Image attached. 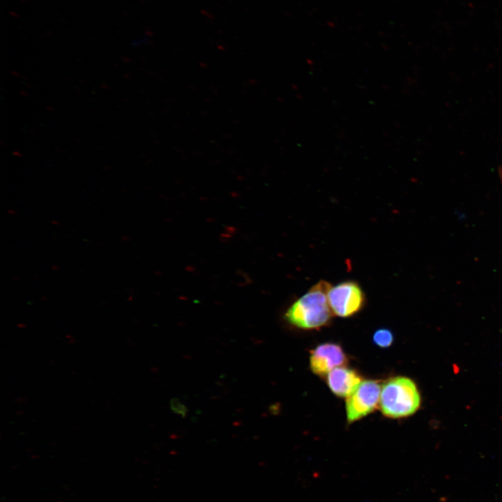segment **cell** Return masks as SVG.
Returning a JSON list of instances; mask_svg holds the SVG:
<instances>
[{
	"mask_svg": "<svg viewBox=\"0 0 502 502\" xmlns=\"http://www.w3.org/2000/svg\"><path fill=\"white\" fill-rule=\"evenodd\" d=\"M330 287L331 284L325 280L313 285L287 309L284 314L287 322L303 330L319 329L327 326L333 317L328 300Z\"/></svg>",
	"mask_w": 502,
	"mask_h": 502,
	"instance_id": "1",
	"label": "cell"
},
{
	"mask_svg": "<svg viewBox=\"0 0 502 502\" xmlns=\"http://www.w3.org/2000/svg\"><path fill=\"white\" fill-rule=\"evenodd\" d=\"M393 341V334L390 330L387 328L378 329L373 335L374 344L381 348L390 347Z\"/></svg>",
	"mask_w": 502,
	"mask_h": 502,
	"instance_id": "7",
	"label": "cell"
},
{
	"mask_svg": "<svg viewBox=\"0 0 502 502\" xmlns=\"http://www.w3.org/2000/svg\"><path fill=\"white\" fill-rule=\"evenodd\" d=\"M326 377L329 389L340 397L349 396L357 388L362 379L356 370L346 365L333 369Z\"/></svg>",
	"mask_w": 502,
	"mask_h": 502,
	"instance_id": "6",
	"label": "cell"
},
{
	"mask_svg": "<svg viewBox=\"0 0 502 502\" xmlns=\"http://www.w3.org/2000/svg\"><path fill=\"white\" fill-rule=\"evenodd\" d=\"M328 300L333 314L347 318L363 309L365 303V295L358 282L347 280L334 287L331 286Z\"/></svg>",
	"mask_w": 502,
	"mask_h": 502,
	"instance_id": "3",
	"label": "cell"
},
{
	"mask_svg": "<svg viewBox=\"0 0 502 502\" xmlns=\"http://www.w3.org/2000/svg\"><path fill=\"white\" fill-rule=\"evenodd\" d=\"M347 356L342 347L335 342L317 345L310 352V367L319 376H326L333 369L346 365Z\"/></svg>",
	"mask_w": 502,
	"mask_h": 502,
	"instance_id": "5",
	"label": "cell"
},
{
	"mask_svg": "<svg viewBox=\"0 0 502 502\" xmlns=\"http://www.w3.org/2000/svg\"><path fill=\"white\" fill-rule=\"evenodd\" d=\"M381 391L379 381L367 379L361 381L357 388L347 397V423H352L373 412L379 404Z\"/></svg>",
	"mask_w": 502,
	"mask_h": 502,
	"instance_id": "4",
	"label": "cell"
},
{
	"mask_svg": "<svg viewBox=\"0 0 502 502\" xmlns=\"http://www.w3.org/2000/svg\"><path fill=\"white\" fill-rule=\"evenodd\" d=\"M421 403L416 383L409 377L394 376L381 386L380 409L387 418H402L416 413Z\"/></svg>",
	"mask_w": 502,
	"mask_h": 502,
	"instance_id": "2",
	"label": "cell"
}]
</instances>
